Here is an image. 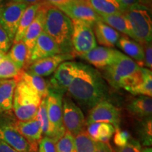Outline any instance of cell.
Masks as SVG:
<instances>
[{"label": "cell", "instance_id": "cell-29", "mask_svg": "<svg viewBox=\"0 0 152 152\" xmlns=\"http://www.w3.org/2000/svg\"><path fill=\"white\" fill-rule=\"evenodd\" d=\"M100 20L101 21L109 26L116 31L120 32L125 35H129L126 20L123 14L102 16H100Z\"/></svg>", "mask_w": 152, "mask_h": 152}, {"label": "cell", "instance_id": "cell-39", "mask_svg": "<svg viewBox=\"0 0 152 152\" xmlns=\"http://www.w3.org/2000/svg\"><path fill=\"white\" fill-rule=\"evenodd\" d=\"M144 46L143 47L144 50V66H146L147 68L150 70L152 68V47L151 42L143 45Z\"/></svg>", "mask_w": 152, "mask_h": 152}, {"label": "cell", "instance_id": "cell-12", "mask_svg": "<svg viewBox=\"0 0 152 152\" xmlns=\"http://www.w3.org/2000/svg\"><path fill=\"white\" fill-rule=\"evenodd\" d=\"M71 20H81L91 25L100 20V16L83 0H74L67 5L58 8Z\"/></svg>", "mask_w": 152, "mask_h": 152}, {"label": "cell", "instance_id": "cell-23", "mask_svg": "<svg viewBox=\"0 0 152 152\" xmlns=\"http://www.w3.org/2000/svg\"><path fill=\"white\" fill-rule=\"evenodd\" d=\"M116 45L130 58H133L140 67L144 66V54L142 45L127 37H120Z\"/></svg>", "mask_w": 152, "mask_h": 152}, {"label": "cell", "instance_id": "cell-15", "mask_svg": "<svg viewBox=\"0 0 152 152\" xmlns=\"http://www.w3.org/2000/svg\"><path fill=\"white\" fill-rule=\"evenodd\" d=\"M73 58V55L64 54L47 57L43 59L36 61L35 62L30 64L28 66L27 71L41 77H46L54 73L61 63Z\"/></svg>", "mask_w": 152, "mask_h": 152}, {"label": "cell", "instance_id": "cell-48", "mask_svg": "<svg viewBox=\"0 0 152 152\" xmlns=\"http://www.w3.org/2000/svg\"><path fill=\"white\" fill-rule=\"evenodd\" d=\"M1 1H2V0H0V4L1 3Z\"/></svg>", "mask_w": 152, "mask_h": 152}, {"label": "cell", "instance_id": "cell-33", "mask_svg": "<svg viewBox=\"0 0 152 152\" xmlns=\"http://www.w3.org/2000/svg\"><path fill=\"white\" fill-rule=\"evenodd\" d=\"M56 152H75L74 137L66 131L61 137L56 142Z\"/></svg>", "mask_w": 152, "mask_h": 152}, {"label": "cell", "instance_id": "cell-10", "mask_svg": "<svg viewBox=\"0 0 152 152\" xmlns=\"http://www.w3.org/2000/svg\"><path fill=\"white\" fill-rule=\"evenodd\" d=\"M28 5L11 1L3 6L0 15V26L2 27L13 42L20 18Z\"/></svg>", "mask_w": 152, "mask_h": 152}, {"label": "cell", "instance_id": "cell-30", "mask_svg": "<svg viewBox=\"0 0 152 152\" xmlns=\"http://www.w3.org/2000/svg\"><path fill=\"white\" fill-rule=\"evenodd\" d=\"M20 72L7 55L0 59V80L18 79Z\"/></svg>", "mask_w": 152, "mask_h": 152}, {"label": "cell", "instance_id": "cell-21", "mask_svg": "<svg viewBox=\"0 0 152 152\" xmlns=\"http://www.w3.org/2000/svg\"><path fill=\"white\" fill-rule=\"evenodd\" d=\"M99 16L123 14L125 9L116 0H83Z\"/></svg>", "mask_w": 152, "mask_h": 152}, {"label": "cell", "instance_id": "cell-47", "mask_svg": "<svg viewBox=\"0 0 152 152\" xmlns=\"http://www.w3.org/2000/svg\"><path fill=\"white\" fill-rule=\"evenodd\" d=\"M2 7L3 5L1 4V3L0 4V15H1V9H2Z\"/></svg>", "mask_w": 152, "mask_h": 152}, {"label": "cell", "instance_id": "cell-25", "mask_svg": "<svg viewBox=\"0 0 152 152\" xmlns=\"http://www.w3.org/2000/svg\"><path fill=\"white\" fill-rule=\"evenodd\" d=\"M140 79L135 86L127 90L129 92L134 95L147 96L151 97L152 96V72L147 68H140Z\"/></svg>", "mask_w": 152, "mask_h": 152}, {"label": "cell", "instance_id": "cell-20", "mask_svg": "<svg viewBox=\"0 0 152 152\" xmlns=\"http://www.w3.org/2000/svg\"><path fill=\"white\" fill-rule=\"evenodd\" d=\"M127 109L132 115L142 120L151 117V97L147 96H139L133 99L127 105Z\"/></svg>", "mask_w": 152, "mask_h": 152}, {"label": "cell", "instance_id": "cell-28", "mask_svg": "<svg viewBox=\"0 0 152 152\" xmlns=\"http://www.w3.org/2000/svg\"><path fill=\"white\" fill-rule=\"evenodd\" d=\"M95 142L87 131L83 130L74 137L75 152H94Z\"/></svg>", "mask_w": 152, "mask_h": 152}, {"label": "cell", "instance_id": "cell-11", "mask_svg": "<svg viewBox=\"0 0 152 152\" xmlns=\"http://www.w3.org/2000/svg\"><path fill=\"white\" fill-rule=\"evenodd\" d=\"M94 123H110L115 129L119 128L121 123L119 110L108 101H102L92 107L89 113L86 125Z\"/></svg>", "mask_w": 152, "mask_h": 152}, {"label": "cell", "instance_id": "cell-8", "mask_svg": "<svg viewBox=\"0 0 152 152\" xmlns=\"http://www.w3.org/2000/svg\"><path fill=\"white\" fill-rule=\"evenodd\" d=\"M63 123L66 131L73 137L84 130L86 121L83 111L70 96L63 97Z\"/></svg>", "mask_w": 152, "mask_h": 152}, {"label": "cell", "instance_id": "cell-35", "mask_svg": "<svg viewBox=\"0 0 152 152\" xmlns=\"http://www.w3.org/2000/svg\"><path fill=\"white\" fill-rule=\"evenodd\" d=\"M113 141L118 147H123L128 144L129 140H130L131 135L128 131L121 130V129L117 128L115 130Z\"/></svg>", "mask_w": 152, "mask_h": 152}, {"label": "cell", "instance_id": "cell-38", "mask_svg": "<svg viewBox=\"0 0 152 152\" xmlns=\"http://www.w3.org/2000/svg\"><path fill=\"white\" fill-rule=\"evenodd\" d=\"M12 42L4 29L0 26V52L7 54L8 53Z\"/></svg>", "mask_w": 152, "mask_h": 152}, {"label": "cell", "instance_id": "cell-16", "mask_svg": "<svg viewBox=\"0 0 152 152\" xmlns=\"http://www.w3.org/2000/svg\"><path fill=\"white\" fill-rule=\"evenodd\" d=\"M47 4V3L44 1L40 4V7L38 10L35 18H34L32 23L30 25V26L26 30L24 37L22 39V42L25 44V45L28 49V60L29 58L30 53H31L32 49H33L34 45H35L36 40H37L38 37L40 35V34L43 32Z\"/></svg>", "mask_w": 152, "mask_h": 152}, {"label": "cell", "instance_id": "cell-19", "mask_svg": "<svg viewBox=\"0 0 152 152\" xmlns=\"http://www.w3.org/2000/svg\"><path fill=\"white\" fill-rule=\"evenodd\" d=\"M93 28L96 40L101 45L112 48L117 45L121 35L116 30L101 20L95 22Z\"/></svg>", "mask_w": 152, "mask_h": 152}, {"label": "cell", "instance_id": "cell-22", "mask_svg": "<svg viewBox=\"0 0 152 152\" xmlns=\"http://www.w3.org/2000/svg\"><path fill=\"white\" fill-rule=\"evenodd\" d=\"M17 79L0 80V112L10 111L13 109L14 91Z\"/></svg>", "mask_w": 152, "mask_h": 152}, {"label": "cell", "instance_id": "cell-31", "mask_svg": "<svg viewBox=\"0 0 152 152\" xmlns=\"http://www.w3.org/2000/svg\"><path fill=\"white\" fill-rule=\"evenodd\" d=\"M36 119L39 122L42 132L45 137H50V124L47 115L46 98L42 99L38 108Z\"/></svg>", "mask_w": 152, "mask_h": 152}, {"label": "cell", "instance_id": "cell-40", "mask_svg": "<svg viewBox=\"0 0 152 152\" xmlns=\"http://www.w3.org/2000/svg\"><path fill=\"white\" fill-rule=\"evenodd\" d=\"M94 152H113V151L109 142L104 143V142L96 141Z\"/></svg>", "mask_w": 152, "mask_h": 152}, {"label": "cell", "instance_id": "cell-41", "mask_svg": "<svg viewBox=\"0 0 152 152\" xmlns=\"http://www.w3.org/2000/svg\"><path fill=\"white\" fill-rule=\"evenodd\" d=\"M42 1L48 3L49 4L54 6L56 8H59L63 6L68 4L73 1L74 0H42Z\"/></svg>", "mask_w": 152, "mask_h": 152}, {"label": "cell", "instance_id": "cell-37", "mask_svg": "<svg viewBox=\"0 0 152 152\" xmlns=\"http://www.w3.org/2000/svg\"><path fill=\"white\" fill-rule=\"evenodd\" d=\"M38 152H56V142L48 137H44L38 144Z\"/></svg>", "mask_w": 152, "mask_h": 152}, {"label": "cell", "instance_id": "cell-45", "mask_svg": "<svg viewBox=\"0 0 152 152\" xmlns=\"http://www.w3.org/2000/svg\"><path fill=\"white\" fill-rule=\"evenodd\" d=\"M141 152H152V149L151 147H148V148H145V149H142Z\"/></svg>", "mask_w": 152, "mask_h": 152}, {"label": "cell", "instance_id": "cell-13", "mask_svg": "<svg viewBox=\"0 0 152 152\" xmlns=\"http://www.w3.org/2000/svg\"><path fill=\"white\" fill-rule=\"evenodd\" d=\"M59 54L61 53L58 45L43 31L36 40L26 65L29 66L36 61Z\"/></svg>", "mask_w": 152, "mask_h": 152}, {"label": "cell", "instance_id": "cell-17", "mask_svg": "<svg viewBox=\"0 0 152 152\" xmlns=\"http://www.w3.org/2000/svg\"><path fill=\"white\" fill-rule=\"evenodd\" d=\"M12 125L30 144L31 151H37L38 144L42 138V132L36 118L27 121H18Z\"/></svg>", "mask_w": 152, "mask_h": 152}, {"label": "cell", "instance_id": "cell-6", "mask_svg": "<svg viewBox=\"0 0 152 152\" xmlns=\"http://www.w3.org/2000/svg\"><path fill=\"white\" fill-rule=\"evenodd\" d=\"M72 22L71 43L73 52L82 56L97 47L92 25L77 20H72Z\"/></svg>", "mask_w": 152, "mask_h": 152}, {"label": "cell", "instance_id": "cell-49", "mask_svg": "<svg viewBox=\"0 0 152 152\" xmlns=\"http://www.w3.org/2000/svg\"><path fill=\"white\" fill-rule=\"evenodd\" d=\"M31 152H37V151H31Z\"/></svg>", "mask_w": 152, "mask_h": 152}, {"label": "cell", "instance_id": "cell-24", "mask_svg": "<svg viewBox=\"0 0 152 152\" xmlns=\"http://www.w3.org/2000/svg\"><path fill=\"white\" fill-rule=\"evenodd\" d=\"M17 80H20L32 88L42 99L46 98L49 94L48 83L41 76L28 71H21Z\"/></svg>", "mask_w": 152, "mask_h": 152}, {"label": "cell", "instance_id": "cell-18", "mask_svg": "<svg viewBox=\"0 0 152 152\" xmlns=\"http://www.w3.org/2000/svg\"><path fill=\"white\" fill-rule=\"evenodd\" d=\"M0 140L18 152L31 151L30 144L14 128L12 124L0 123Z\"/></svg>", "mask_w": 152, "mask_h": 152}, {"label": "cell", "instance_id": "cell-46", "mask_svg": "<svg viewBox=\"0 0 152 152\" xmlns=\"http://www.w3.org/2000/svg\"><path fill=\"white\" fill-rule=\"evenodd\" d=\"M5 56H6V54H4V53L0 52V59H1V58H4V57Z\"/></svg>", "mask_w": 152, "mask_h": 152}, {"label": "cell", "instance_id": "cell-5", "mask_svg": "<svg viewBox=\"0 0 152 152\" xmlns=\"http://www.w3.org/2000/svg\"><path fill=\"white\" fill-rule=\"evenodd\" d=\"M17 80L13 100L15 115L20 121L35 118L42 99L23 81Z\"/></svg>", "mask_w": 152, "mask_h": 152}, {"label": "cell", "instance_id": "cell-4", "mask_svg": "<svg viewBox=\"0 0 152 152\" xmlns=\"http://www.w3.org/2000/svg\"><path fill=\"white\" fill-rule=\"evenodd\" d=\"M126 20L129 37L141 45L151 42L152 21L149 9L142 4H135L123 13Z\"/></svg>", "mask_w": 152, "mask_h": 152}, {"label": "cell", "instance_id": "cell-36", "mask_svg": "<svg viewBox=\"0 0 152 152\" xmlns=\"http://www.w3.org/2000/svg\"><path fill=\"white\" fill-rule=\"evenodd\" d=\"M142 146L140 142L131 137L128 144L123 147H118L115 152H141Z\"/></svg>", "mask_w": 152, "mask_h": 152}, {"label": "cell", "instance_id": "cell-14", "mask_svg": "<svg viewBox=\"0 0 152 152\" xmlns=\"http://www.w3.org/2000/svg\"><path fill=\"white\" fill-rule=\"evenodd\" d=\"M119 51L106 47H96L86 54L80 56L94 67L105 69L115 60Z\"/></svg>", "mask_w": 152, "mask_h": 152}, {"label": "cell", "instance_id": "cell-34", "mask_svg": "<svg viewBox=\"0 0 152 152\" xmlns=\"http://www.w3.org/2000/svg\"><path fill=\"white\" fill-rule=\"evenodd\" d=\"M115 129L110 123H98L96 137L95 141L108 143L115 132Z\"/></svg>", "mask_w": 152, "mask_h": 152}, {"label": "cell", "instance_id": "cell-44", "mask_svg": "<svg viewBox=\"0 0 152 152\" xmlns=\"http://www.w3.org/2000/svg\"><path fill=\"white\" fill-rule=\"evenodd\" d=\"M11 1H13V2L25 4L30 6L36 4H40L43 1L42 0H11Z\"/></svg>", "mask_w": 152, "mask_h": 152}, {"label": "cell", "instance_id": "cell-1", "mask_svg": "<svg viewBox=\"0 0 152 152\" xmlns=\"http://www.w3.org/2000/svg\"><path fill=\"white\" fill-rule=\"evenodd\" d=\"M67 92L70 97L86 109L106 100L109 94L107 85L98 70L80 62H77L75 75Z\"/></svg>", "mask_w": 152, "mask_h": 152}, {"label": "cell", "instance_id": "cell-42", "mask_svg": "<svg viewBox=\"0 0 152 152\" xmlns=\"http://www.w3.org/2000/svg\"><path fill=\"white\" fill-rule=\"evenodd\" d=\"M120 4H121L125 9H126L128 7H130L135 4H140V1L141 0H116Z\"/></svg>", "mask_w": 152, "mask_h": 152}, {"label": "cell", "instance_id": "cell-43", "mask_svg": "<svg viewBox=\"0 0 152 152\" xmlns=\"http://www.w3.org/2000/svg\"><path fill=\"white\" fill-rule=\"evenodd\" d=\"M0 152H18L12 148L9 144L0 140Z\"/></svg>", "mask_w": 152, "mask_h": 152}, {"label": "cell", "instance_id": "cell-7", "mask_svg": "<svg viewBox=\"0 0 152 152\" xmlns=\"http://www.w3.org/2000/svg\"><path fill=\"white\" fill-rule=\"evenodd\" d=\"M64 96L49 91L46 97L47 115L50 124V137L55 142L58 141L66 132L63 123L62 101Z\"/></svg>", "mask_w": 152, "mask_h": 152}, {"label": "cell", "instance_id": "cell-32", "mask_svg": "<svg viewBox=\"0 0 152 152\" xmlns=\"http://www.w3.org/2000/svg\"><path fill=\"white\" fill-rule=\"evenodd\" d=\"M140 142L144 146H151L152 144V121L151 117L142 120L138 128Z\"/></svg>", "mask_w": 152, "mask_h": 152}, {"label": "cell", "instance_id": "cell-26", "mask_svg": "<svg viewBox=\"0 0 152 152\" xmlns=\"http://www.w3.org/2000/svg\"><path fill=\"white\" fill-rule=\"evenodd\" d=\"M40 4H36L28 6L25 10L21 16V18H20V22H19L18 29H17L14 39L13 40L14 44L22 41L26 30L30 26V25L32 23L39 7H40Z\"/></svg>", "mask_w": 152, "mask_h": 152}, {"label": "cell", "instance_id": "cell-9", "mask_svg": "<svg viewBox=\"0 0 152 152\" xmlns=\"http://www.w3.org/2000/svg\"><path fill=\"white\" fill-rule=\"evenodd\" d=\"M77 62L64 61L54 71V75L48 83L49 91H52L64 96L73 80L76 71Z\"/></svg>", "mask_w": 152, "mask_h": 152}, {"label": "cell", "instance_id": "cell-2", "mask_svg": "<svg viewBox=\"0 0 152 152\" xmlns=\"http://www.w3.org/2000/svg\"><path fill=\"white\" fill-rule=\"evenodd\" d=\"M43 31L54 39L61 53L73 55L71 37L73 22L58 8L47 3Z\"/></svg>", "mask_w": 152, "mask_h": 152}, {"label": "cell", "instance_id": "cell-3", "mask_svg": "<svg viewBox=\"0 0 152 152\" xmlns=\"http://www.w3.org/2000/svg\"><path fill=\"white\" fill-rule=\"evenodd\" d=\"M141 68L134 60L120 52L113 64L104 69V76L114 88L127 90L137 84L141 76Z\"/></svg>", "mask_w": 152, "mask_h": 152}, {"label": "cell", "instance_id": "cell-27", "mask_svg": "<svg viewBox=\"0 0 152 152\" xmlns=\"http://www.w3.org/2000/svg\"><path fill=\"white\" fill-rule=\"evenodd\" d=\"M7 56L16 66L19 71H23L26 66L28 57V49L22 41L14 43L10 51L7 54Z\"/></svg>", "mask_w": 152, "mask_h": 152}]
</instances>
